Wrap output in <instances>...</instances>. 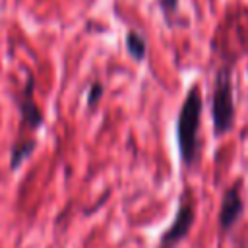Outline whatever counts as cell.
Returning <instances> with one entry per match:
<instances>
[{
	"label": "cell",
	"instance_id": "cell-5",
	"mask_svg": "<svg viewBox=\"0 0 248 248\" xmlns=\"http://www.w3.org/2000/svg\"><path fill=\"white\" fill-rule=\"evenodd\" d=\"M242 213V198H240V190L238 184L229 186L227 192L223 194L221 200V209H219V227L221 231H227L229 227H232L236 223V219Z\"/></svg>",
	"mask_w": 248,
	"mask_h": 248
},
{
	"label": "cell",
	"instance_id": "cell-6",
	"mask_svg": "<svg viewBox=\"0 0 248 248\" xmlns=\"http://www.w3.org/2000/svg\"><path fill=\"white\" fill-rule=\"evenodd\" d=\"M126 50L134 60H143L145 52H147V43L143 39V35L136 33V31H128L126 33Z\"/></svg>",
	"mask_w": 248,
	"mask_h": 248
},
{
	"label": "cell",
	"instance_id": "cell-7",
	"mask_svg": "<svg viewBox=\"0 0 248 248\" xmlns=\"http://www.w3.org/2000/svg\"><path fill=\"white\" fill-rule=\"evenodd\" d=\"M101 95H103V85H101L99 81H95V83L89 87V93H87V107L93 108V107L99 103Z\"/></svg>",
	"mask_w": 248,
	"mask_h": 248
},
{
	"label": "cell",
	"instance_id": "cell-8",
	"mask_svg": "<svg viewBox=\"0 0 248 248\" xmlns=\"http://www.w3.org/2000/svg\"><path fill=\"white\" fill-rule=\"evenodd\" d=\"M159 6L163 8L165 14H174L178 10V0H159Z\"/></svg>",
	"mask_w": 248,
	"mask_h": 248
},
{
	"label": "cell",
	"instance_id": "cell-3",
	"mask_svg": "<svg viewBox=\"0 0 248 248\" xmlns=\"http://www.w3.org/2000/svg\"><path fill=\"white\" fill-rule=\"evenodd\" d=\"M192 225H194V200H192V194L188 190H184L180 205H178V211L174 215V221L161 234L157 248H174L182 238H186V234L190 232Z\"/></svg>",
	"mask_w": 248,
	"mask_h": 248
},
{
	"label": "cell",
	"instance_id": "cell-2",
	"mask_svg": "<svg viewBox=\"0 0 248 248\" xmlns=\"http://www.w3.org/2000/svg\"><path fill=\"white\" fill-rule=\"evenodd\" d=\"M211 116H213V132H215V136H223L232 128L234 103H232V81H231L229 68H221L217 72V76H215Z\"/></svg>",
	"mask_w": 248,
	"mask_h": 248
},
{
	"label": "cell",
	"instance_id": "cell-4",
	"mask_svg": "<svg viewBox=\"0 0 248 248\" xmlns=\"http://www.w3.org/2000/svg\"><path fill=\"white\" fill-rule=\"evenodd\" d=\"M33 89H35V79L29 74L27 76V83L21 91L19 97V114H21V126L29 128V130H37L43 124V112L39 108V105L35 103L33 97Z\"/></svg>",
	"mask_w": 248,
	"mask_h": 248
},
{
	"label": "cell",
	"instance_id": "cell-1",
	"mask_svg": "<svg viewBox=\"0 0 248 248\" xmlns=\"http://www.w3.org/2000/svg\"><path fill=\"white\" fill-rule=\"evenodd\" d=\"M200 114H202V97L198 87H190L178 120H176V141L180 149V157L186 165H192L198 157V130H200Z\"/></svg>",
	"mask_w": 248,
	"mask_h": 248
}]
</instances>
